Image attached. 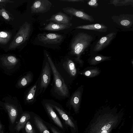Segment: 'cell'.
I'll return each instance as SVG.
<instances>
[{"instance_id":"83f0119b","label":"cell","mask_w":133,"mask_h":133,"mask_svg":"<svg viewBox=\"0 0 133 133\" xmlns=\"http://www.w3.org/2000/svg\"><path fill=\"white\" fill-rule=\"evenodd\" d=\"M2 15L3 17L6 19H8L9 18L8 15L5 12H3L2 13Z\"/></svg>"},{"instance_id":"52a82bcc","label":"cell","mask_w":133,"mask_h":133,"mask_svg":"<svg viewBox=\"0 0 133 133\" xmlns=\"http://www.w3.org/2000/svg\"><path fill=\"white\" fill-rule=\"evenodd\" d=\"M52 4L48 0H36L34 1L31 8L32 13H44L49 11Z\"/></svg>"},{"instance_id":"2e32d148","label":"cell","mask_w":133,"mask_h":133,"mask_svg":"<svg viewBox=\"0 0 133 133\" xmlns=\"http://www.w3.org/2000/svg\"><path fill=\"white\" fill-rule=\"evenodd\" d=\"M31 117L30 112L23 113L16 126V130L19 131L21 130L24 128L27 122L30 119Z\"/></svg>"},{"instance_id":"30bf717a","label":"cell","mask_w":133,"mask_h":133,"mask_svg":"<svg viewBox=\"0 0 133 133\" xmlns=\"http://www.w3.org/2000/svg\"><path fill=\"white\" fill-rule=\"evenodd\" d=\"M113 21L123 27L129 28L133 24V15L123 14L119 16L114 15L111 17Z\"/></svg>"},{"instance_id":"d4e9b609","label":"cell","mask_w":133,"mask_h":133,"mask_svg":"<svg viewBox=\"0 0 133 133\" xmlns=\"http://www.w3.org/2000/svg\"><path fill=\"white\" fill-rule=\"evenodd\" d=\"M8 59L9 62L12 63H14L16 61V58L12 56H9L8 57Z\"/></svg>"},{"instance_id":"ba28073f","label":"cell","mask_w":133,"mask_h":133,"mask_svg":"<svg viewBox=\"0 0 133 133\" xmlns=\"http://www.w3.org/2000/svg\"><path fill=\"white\" fill-rule=\"evenodd\" d=\"M39 40L45 44H57L61 43L64 37L62 35L56 33H44L38 34Z\"/></svg>"},{"instance_id":"ac0fdd59","label":"cell","mask_w":133,"mask_h":133,"mask_svg":"<svg viewBox=\"0 0 133 133\" xmlns=\"http://www.w3.org/2000/svg\"><path fill=\"white\" fill-rule=\"evenodd\" d=\"M110 4H114L115 6H125L133 5V0H114L110 1Z\"/></svg>"},{"instance_id":"603a6c76","label":"cell","mask_w":133,"mask_h":133,"mask_svg":"<svg viewBox=\"0 0 133 133\" xmlns=\"http://www.w3.org/2000/svg\"><path fill=\"white\" fill-rule=\"evenodd\" d=\"M8 36L7 34L3 31L0 32V38L1 39L6 38Z\"/></svg>"},{"instance_id":"484cf974","label":"cell","mask_w":133,"mask_h":133,"mask_svg":"<svg viewBox=\"0 0 133 133\" xmlns=\"http://www.w3.org/2000/svg\"><path fill=\"white\" fill-rule=\"evenodd\" d=\"M60 1H65L69 2H84L85 1L84 0H61Z\"/></svg>"},{"instance_id":"7402d4cb","label":"cell","mask_w":133,"mask_h":133,"mask_svg":"<svg viewBox=\"0 0 133 133\" xmlns=\"http://www.w3.org/2000/svg\"><path fill=\"white\" fill-rule=\"evenodd\" d=\"M98 1L97 0H91L87 2V4L90 7L96 8L98 5Z\"/></svg>"},{"instance_id":"44dd1931","label":"cell","mask_w":133,"mask_h":133,"mask_svg":"<svg viewBox=\"0 0 133 133\" xmlns=\"http://www.w3.org/2000/svg\"><path fill=\"white\" fill-rule=\"evenodd\" d=\"M8 112L10 121L12 124L15 122L17 116V112L16 110L14 108L8 109Z\"/></svg>"},{"instance_id":"5bb4252c","label":"cell","mask_w":133,"mask_h":133,"mask_svg":"<svg viewBox=\"0 0 133 133\" xmlns=\"http://www.w3.org/2000/svg\"><path fill=\"white\" fill-rule=\"evenodd\" d=\"M75 28L93 30L99 32H105L107 31L108 27L102 24L96 23L78 26Z\"/></svg>"},{"instance_id":"f1b7e54d","label":"cell","mask_w":133,"mask_h":133,"mask_svg":"<svg viewBox=\"0 0 133 133\" xmlns=\"http://www.w3.org/2000/svg\"><path fill=\"white\" fill-rule=\"evenodd\" d=\"M91 73L89 71H87L85 73V75L87 76H89L90 75Z\"/></svg>"},{"instance_id":"4dcf8cb0","label":"cell","mask_w":133,"mask_h":133,"mask_svg":"<svg viewBox=\"0 0 133 133\" xmlns=\"http://www.w3.org/2000/svg\"><path fill=\"white\" fill-rule=\"evenodd\" d=\"M117 133H119V132H118Z\"/></svg>"},{"instance_id":"7a4b0ae2","label":"cell","mask_w":133,"mask_h":133,"mask_svg":"<svg viewBox=\"0 0 133 133\" xmlns=\"http://www.w3.org/2000/svg\"><path fill=\"white\" fill-rule=\"evenodd\" d=\"M93 37L83 32L78 34L74 38L70 44V53L78 58L90 45Z\"/></svg>"},{"instance_id":"3957f363","label":"cell","mask_w":133,"mask_h":133,"mask_svg":"<svg viewBox=\"0 0 133 133\" xmlns=\"http://www.w3.org/2000/svg\"><path fill=\"white\" fill-rule=\"evenodd\" d=\"M45 55L47 57L48 61L53 74L55 91L61 96L67 97L69 94V90L67 85L50 56L47 52L45 53Z\"/></svg>"},{"instance_id":"cb8c5ba5","label":"cell","mask_w":133,"mask_h":133,"mask_svg":"<svg viewBox=\"0 0 133 133\" xmlns=\"http://www.w3.org/2000/svg\"><path fill=\"white\" fill-rule=\"evenodd\" d=\"M106 57L103 56H95L94 58V59L96 61H100L103 60L104 59H105Z\"/></svg>"},{"instance_id":"7c38bea8","label":"cell","mask_w":133,"mask_h":133,"mask_svg":"<svg viewBox=\"0 0 133 133\" xmlns=\"http://www.w3.org/2000/svg\"><path fill=\"white\" fill-rule=\"evenodd\" d=\"M116 36V34L112 32L101 38L95 45L94 50L97 52L101 51L109 45Z\"/></svg>"},{"instance_id":"d6986e66","label":"cell","mask_w":133,"mask_h":133,"mask_svg":"<svg viewBox=\"0 0 133 133\" xmlns=\"http://www.w3.org/2000/svg\"><path fill=\"white\" fill-rule=\"evenodd\" d=\"M24 128L26 133H39L30 119L27 122Z\"/></svg>"},{"instance_id":"6da1fadb","label":"cell","mask_w":133,"mask_h":133,"mask_svg":"<svg viewBox=\"0 0 133 133\" xmlns=\"http://www.w3.org/2000/svg\"><path fill=\"white\" fill-rule=\"evenodd\" d=\"M123 114L103 110L95 114L83 133H112L123 124Z\"/></svg>"},{"instance_id":"f546056e","label":"cell","mask_w":133,"mask_h":133,"mask_svg":"<svg viewBox=\"0 0 133 133\" xmlns=\"http://www.w3.org/2000/svg\"><path fill=\"white\" fill-rule=\"evenodd\" d=\"M0 133H3L2 129V126L0 122Z\"/></svg>"},{"instance_id":"8992f818","label":"cell","mask_w":133,"mask_h":133,"mask_svg":"<svg viewBox=\"0 0 133 133\" xmlns=\"http://www.w3.org/2000/svg\"><path fill=\"white\" fill-rule=\"evenodd\" d=\"M51 68L48 61L46 62L42 69L40 78H39L38 95L44 92L48 86L51 77Z\"/></svg>"},{"instance_id":"8fae6325","label":"cell","mask_w":133,"mask_h":133,"mask_svg":"<svg viewBox=\"0 0 133 133\" xmlns=\"http://www.w3.org/2000/svg\"><path fill=\"white\" fill-rule=\"evenodd\" d=\"M30 119L39 133H51L43 120L39 116L34 112H30Z\"/></svg>"},{"instance_id":"5b68a950","label":"cell","mask_w":133,"mask_h":133,"mask_svg":"<svg viewBox=\"0 0 133 133\" xmlns=\"http://www.w3.org/2000/svg\"><path fill=\"white\" fill-rule=\"evenodd\" d=\"M43 106L51 123L55 125L63 131L66 132L68 129L65 125L53 108L51 103H44Z\"/></svg>"},{"instance_id":"4316f807","label":"cell","mask_w":133,"mask_h":133,"mask_svg":"<svg viewBox=\"0 0 133 133\" xmlns=\"http://www.w3.org/2000/svg\"><path fill=\"white\" fill-rule=\"evenodd\" d=\"M27 80L25 78H24L21 81V84L23 86H24L27 84Z\"/></svg>"},{"instance_id":"e0dca14e","label":"cell","mask_w":133,"mask_h":133,"mask_svg":"<svg viewBox=\"0 0 133 133\" xmlns=\"http://www.w3.org/2000/svg\"><path fill=\"white\" fill-rule=\"evenodd\" d=\"M64 66L70 75L72 76H75L77 70L74 63L71 60L68 59L64 64Z\"/></svg>"},{"instance_id":"ffe728a7","label":"cell","mask_w":133,"mask_h":133,"mask_svg":"<svg viewBox=\"0 0 133 133\" xmlns=\"http://www.w3.org/2000/svg\"><path fill=\"white\" fill-rule=\"evenodd\" d=\"M44 122L51 133H66L51 123L45 121Z\"/></svg>"},{"instance_id":"9a60e30c","label":"cell","mask_w":133,"mask_h":133,"mask_svg":"<svg viewBox=\"0 0 133 133\" xmlns=\"http://www.w3.org/2000/svg\"><path fill=\"white\" fill-rule=\"evenodd\" d=\"M72 25V24L71 23L67 24H62L51 22L45 27L44 29L45 30L51 31H59L69 28Z\"/></svg>"},{"instance_id":"9c48e42d","label":"cell","mask_w":133,"mask_h":133,"mask_svg":"<svg viewBox=\"0 0 133 133\" xmlns=\"http://www.w3.org/2000/svg\"><path fill=\"white\" fill-rule=\"evenodd\" d=\"M62 9L64 12L71 16H74L90 22L94 21V20L92 16L87 14L83 10L77 9L70 7L63 8Z\"/></svg>"},{"instance_id":"4fadbf2b","label":"cell","mask_w":133,"mask_h":133,"mask_svg":"<svg viewBox=\"0 0 133 133\" xmlns=\"http://www.w3.org/2000/svg\"><path fill=\"white\" fill-rule=\"evenodd\" d=\"M72 17H70L66 14L59 12L52 15L49 21L62 24H67L71 23Z\"/></svg>"},{"instance_id":"277c9868","label":"cell","mask_w":133,"mask_h":133,"mask_svg":"<svg viewBox=\"0 0 133 133\" xmlns=\"http://www.w3.org/2000/svg\"><path fill=\"white\" fill-rule=\"evenodd\" d=\"M51 104L54 109L63 123L68 129H70L71 133H78L77 122L70 113L59 105Z\"/></svg>"}]
</instances>
